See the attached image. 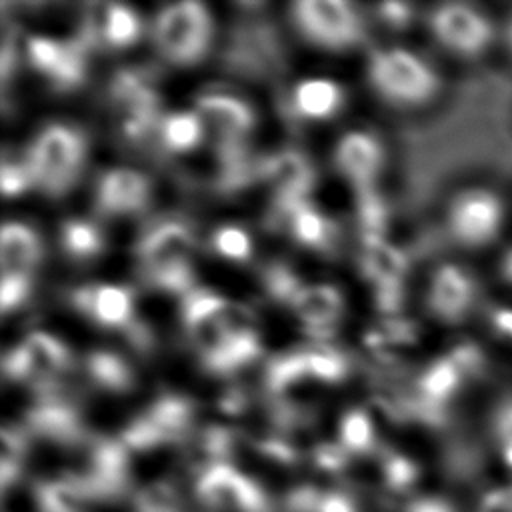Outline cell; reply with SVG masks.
Returning <instances> with one entry per match:
<instances>
[{
	"mask_svg": "<svg viewBox=\"0 0 512 512\" xmlns=\"http://www.w3.org/2000/svg\"><path fill=\"white\" fill-rule=\"evenodd\" d=\"M440 228L460 258L484 264L512 238V184L486 174L462 180L444 198Z\"/></svg>",
	"mask_w": 512,
	"mask_h": 512,
	"instance_id": "obj_1",
	"label": "cell"
},
{
	"mask_svg": "<svg viewBox=\"0 0 512 512\" xmlns=\"http://www.w3.org/2000/svg\"><path fill=\"white\" fill-rule=\"evenodd\" d=\"M436 46L454 62L480 68L498 62L500 8L478 2H444L426 16Z\"/></svg>",
	"mask_w": 512,
	"mask_h": 512,
	"instance_id": "obj_2",
	"label": "cell"
},
{
	"mask_svg": "<svg viewBox=\"0 0 512 512\" xmlns=\"http://www.w3.org/2000/svg\"><path fill=\"white\" fill-rule=\"evenodd\" d=\"M474 260L456 258L438 264L430 276L426 304L430 314L444 326H464L486 318L494 290L486 268L478 270Z\"/></svg>",
	"mask_w": 512,
	"mask_h": 512,
	"instance_id": "obj_3",
	"label": "cell"
},
{
	"mask_svg": "<svg viewBox=\"0 0 512 512\" xmlns=\"http://www.w3.org/2000/svg\"><path fill=\"white\" fill-rule=\"evenodd\" d=\"M370 74L384 98L408 108L434 106L446 92V78L440 68L406 48L376 52Z\"/></svg>",
	"mask_w": 512,
	"mask_h": 512,
	"instance_id": "obj_4",
	"label": "cell"
},
{
	"mask_svg": "<svg viewBox=\"0 0 512 512\" xmlns=\"http://www.w3.org/2000/svg\"><path fill=\"white\" fill-rule=\"evenodd\" d=\"M84 148L80 132L68 126L52 124L44 128L28 152L26 168L32 182L50 194L66 192L80 172Z\"/></svg>",
	"mask_w": 512,
	"mask_h": 512,
	"instance_id": "obj_5",
	"label": "cell"
},
{
	"mask_svg": "<svg viewBox=\"0 0 512 512\" xmlns=\"http://www.w3.org/2000/svg\"><path fill=\"white\" fill-rule=\"evenodd\" d=\"M210 16L198 2H178L164 8L154 24L162 54L176 64L198 62L210 42Z\"/></svg>",
	"mask_w": 512,
	"mask_h": 512,
	"instance_id": "obj_6",
	"label": "cell"
},
{
	"mask_svg": "<svg viewBox=\"0 0 512 512\" xmlns=\"http://www.w3.org/2000/svg\"><path fill=\"white\" fill-rule=\"evenodd\" d=\"M294 14L302 32L328 48L350 46L362 34L358 14L342 0H302Z\"/></svg>",
	"mask_w": 512,
	"mask_h": 512,
	"instance_id": "obj_7",
	"label": "cell"
},
{
	"mask_svg": "<svg viewBox=\"0 0 512 512\" xmlns=\"http://www.w3.org/2000/svg\"><path fill=\"white\" fill-rule=\"evenodd\" d=\"M194 236L192 230L182 222H164L152 228L138 246V258L144 264L146 276L168 272L172 268L190 264L188 254L192 252Z\"/></svg>",
	"mask_w": 512,
	"mask_h": 512,
	"instance_id": "obj_8",
	"label": "cell"
},
{
	"mask_svg": "<svg viewBox=\"0 0 512 512\" xmlns=\"http://www.w3.org/2000/svg\"><path fill=\"white\" fill-rule=\"evenodd\" d=\"M112 98L120 108L122 132L128 138H142L154 126L158 98L136 74L120 72L112 82Z\"/></svg>",
	"mask_w": 512,
	"mask_h": 512,
	"instance_id": "obj_9",
	"label": "cell"
},
{
	"mask_svg": "<svg viewBox=\"0 0 512 512\" xmlns=\"http://www.w3.org/2000/svg\"><path fill=\"white\" fill-rule=\"evenodd\" d=\"M72 304L102 326H130L134 314L132 292L118 284L80 286L72 294Z\"/></svg>",
	"mask_w": 512,
	"mask_h": 512,
	"instance_id": "obj_10",
	"label": "cell"
},
{
	"mask_svg": "<svg viewBox=\"0 0 512 512\" xmlns=\"http://www.w3.org/2000/svg\"><path fill=\"white\" fill-rule=\"evenodd\" d=\"M150 184L144 174L130 168L108 170L98 184V206L106 214H130L146 206Z\"/></svg>",
	"mask_w": 512,
	"mask_h": 512,
	"instance_id": "obj_11",
	"label": "cell"
},
{
	"mask_svg": "<svg viewBox=\"0 0 512 512\" xmlns=\"http://www.w3.org/2000/svg\"><path fill=\"white\" fill-rule=\"evenodd\" d=\"M262 174L274 184L278 192V206L302 202L304 194L314 182L308 160L292 150L278 152L262 162Z\"/></svg>",
	"mask_w": 512,
	"mask_h": 512,
	"instance_id": "obj_12",
	"label": "cell"
},
{
	"mask_svg": "<svg viewBox=\"0 0 512 512\" xmlns=\"http://www.w3.org/2000/svg\"><path fill=\"white\" fill-rule=\"evenodd\" d=\"M340 170L360 188H368L382 166V150L378 142L364 132L346 134L336 150Z\"/></svg>",
	"mask_w": 512,
	"mask_h": 512,
	"instance_id": "obj_13",
	"label": "cell"
},
{
	"mask_svg": "<svg viewBox=\"0 0 512 512\" xmlns=\"http://www.w3.org/2000/svg\"><path fill=\"white\" fill-rule=\"evenodd\" d=\"M298 318L308 326L314 334H328L332 324L340 318L342 312V296L334 286L314 284L302 286L296 298L290 304Z\"/></svg>",
	"mask_w": 512,
	"mask_h": 512,
	"instance_id": "obj_14",
	"label": "cell"
},
{
	"mask_svg": "<svg viewBox=\"0 0 512 512\" xmlns=\"http://www.w3.org/2000/svg\"><path fill=\"white\" fill-rule=\"evenodd\" d=\"M362 272L382 286H402L406 274V256L394 244L386 242L384 236L362 238Z\"/></svg>",
	"mask_w": 512,
	"mask_h": 512,
	"instance_id": "obj_15",
	"label": "cell"
},
{
	"mask_svg": "<svg viewBox=\"0 0 512 512\" xmlns=\"http://www.w3.org/2000/svg\"><path fill=\"white\" fill-rule=\"evenodd\" d=\"M40 256V240L32 228L20 222H6L0 236L2 274H26Z\"/></svg>",
	"mask_w": 512,
	"mask_h": 512,
	"instance_id": "obj_16",
	"label": "cell"
},
{
	"mask_svg": "<svg viewBox=\"0 0 512 512\" xmlns=\"http://www.w3.org/2000/svg\"><path fill=\"white\" fill-rule=\"evenodd\" d=\"M198 112L226 138H238L254 124L252 110L238 98L224 94H206L198 100Z\"/></svg>",
	"mask_w": 512,
	"mask_h": 512,
	"instance_id": "obj_17",
	"label": "cell"
},
{
	"mask_svg": "<svg viewBox=\"0 0 512 512\" xmlns=\"http://www.w3.org/2000/svg\"><path fill=\"white\" fill-rule=\"evenodd\" d=\"M22 348L28 356L32 378H38L42 382H48L70 364L68 348L52 334L30 332L22 342Z\"/></svg>",
	"mask_w": 512,
	"mask_h": 512,
	"instance_id": "obj_18",
	"label": "cell"
},
{
	"mask_svg": "<svg viewBox=\"0 0 512 512\" xmlns=\"http://www.w3.org/2000/svg\"><path fill=\"white\" fill-rule=\"evenodd\" d=\"M342 104V90L336 82L326 78H310L296 86L294 108L304 118H328Z\"/></svg>",
	"mask_w": 512,
	"mask_h": 512,
	"instance_id": "obj_19",
	"label": "cell"
},
{
	"mask_svg": "<svg viewBox=\"0 0 512 512\" xmlns=\"http://www.w3.org/2000/svg\"><path fill=\"white\" fill-rule=\"evenodd\" d=\"M150 420L162 430L166 440L178 442L188 436L192 426V402L182 396H162L146 412Z\"/></svg>",
	"mask_w": 512,
	"mask_h": 512,
	"instance_id": "obj_20",
	"label": "cell"
},
{
	"mask_svg": "<svg viewBox=\"0 0 512 512\" xmlns=\"http://www.w3.org/2000/svg\"><path fill=\"white\" fill-rule=\"evenodd\" d=\"M258 354H260V342H258L256 330L242 332V334H230L218 352L204 358V364L212 372L226 374L240 366L250 364Z\"/></svg>",
	"mask_w": 512,
	"mask_h": 512,
	"instance_id": "obj_21",
	"label": "cell"
},
{
	"mask_svg": "<svg viewBox=\"0 0 512 512\" xmlns=\"http://www.w3.org/2000/svg\"><path fill=\"white\" fill-rule=\"evenodd\" d=\"M338 436H340L338 444L350 456H368V454H372L376 450L374 422L360 408H352V410H348L342 416Z\"/></svg>",
	"mask_w": 512,
	"mask_h": 512,
	"instance_id": "obj_22",
	"label": "cell"
},
{
	"mask_svg": "<svg viewBox=\"0 0 512 512\" xmlns=\"http://www.w3.org/2000/svg\"><path fill=\"white\" fill-rule=\"evenodd\" d=\"M280 208L288 214L290 230L300 244L312 246V248H320L326 244L330 226L320 212H316L304 200L290 206H280Z\"/></svg>",
	"mask_w": 512,
	"mask_h": 512,
	"instance_id": "obj_23",
	"label": "cell"
},
{
	"mask_svg": "<svg viewBox=\"0 0 512 512\" xmlns=\"http://www.w3.org/2000/svg\"><path fill=\"white\" fill-rule=\"evenodd\" d=\"M86 370L98 386L114 390V392L128 390L134 382L132 372L126 366V362L118 354H112L106 350L92 352L86 360Z\"/></svg>",
	"mask_w": 512,
	"mask_h": 512,
	"instance_id": "obj_24",
	"label": "cell"
},
{
	"mask_svg": "<svg viewBox=\"0 0 512 512\" xmlns=\"http://www.w3.org/2000/svg\"><path fill=\"white\" fill-rule=\"evenodd\" d=\"M204 134L202 116L196 112H176L162 122V142L174 152L192 150Z\"/></svg>",
	"mask_w": 512,
	"mask_h": 512,
	"instance_id": "obj_25",
	"label": "cell"
},
{
	"mask_svg": "<svg viewBox=\"0 0 512 512\" xmlns=\"http://www.w3.org/2000/svg\"><path fill=\"white\" fill-rule=\"evenodd\" d=\"M100 34L114 48L130 46L140 36V18L132 8L122 4H112L104 12Z\"/></svg>",
	"mask_w": 512,
	"mask_h": 512,
	"instance_id": "obj_26",
	"label": "cell"
},
{
	"mask_svg": "<svg viewBox=\"0 0 512 512\" xmlns=\"http://www.w3.org/2000/svg\"><path fill=\"white\" fill-rule=\"evenodd\" d=\"M62 246L74 258H90L102 250V234L86 220H68L62 226Z\"/></svg>",
	"mask_w": 512,
	"mask_h": 512,
	"instance_id": "obj_27",
	"label": "cell"
},
{
	"mask_svg": "<svg viewBox=\"0 0 512 512\" xmlns=\"http://www.w3.org/2000/svg\"><path fill=\"white\" fill-rule=\"evenodd\" d=\"M308 376L306 366V350L288 352L282 356H276L266 370V384L272 392H282L284 388L292 386L300 378Z\"/></svg>",
	"mask_w": 512,
	"mask_h": 512,
	"instance_id": "obj_28",
	"label": "cell"
},
{
	"mask_svg": "<svg viewBox=\"0 0 512 512\" xmlns=\"http://www.w3.org/2000/svg\"><path fill=\"white\" fill-rule=\"evenodd\" d=\"M488 280L492 284L494 296L512 304V238H508L486 262Z\"/></svg>",
	"mask_w": 512,
	"mask_h": 512,
	"instance_id": "obj_29",
	"label": "cell"
},
{
	"mask_svg": "<svg viewBox=\"0 0 512 512\" xmlns=\"http://www.w3.org/2000/svg\"><path fill=\"white\" fill-rule=\"evenodd\" d=\"M26 48H28V56H30V62L34 64V68H38L40 72L48 74L54 80L64 64V58L68 52V42H56L50 38L34 36L28 40Z\"/></svg>",
	"mask_w": 512,
	"mask_h": 512,
	"instance_id": "obj_30",
	"label": "cell"
},
{
	"mask_svg": "<svg viewBox=\"0 0 512 512\" xmlns=\"http://www.w3.org/2000/svg\"><path fill=\"white\" fill-rule=\"evenodd\" d=\"M306 366L308 376H314L324 382H340L348 372L346 358L338 350L326 346L306 350Z\"/></svg>",
	"mask_w": 512,
	"mask_h": 512,
	"instance_id": "obj_31",
	"label": "cell"
},
{
	"mask_svg": "<svg viewBox=\"0 0 512 512\" xmlns=\"http://www.w3.org/2000/svg\"><path fill=\"white\" fill-rule=\"evenodd\" d=\"M212 246L214 250L228 260H248L250 252H252V244H250V236L238 228V226H222L214 232L212 236Z\"/></svg>",
	"mask_w": 512,
	"mask_h": 512,
	"instance_id": "obj_32",
	"label": "cell"
},
{
	"mask_svg": "<svg viewBox=\"0 0 512 512\" xmlns=\"http://www.w3.org/2000/svg\"><path fill=\"white\" fill-rule=\"evenodd\" d=\"M360 226H362V238L368 236H384L386 228V210L382 200L374 194V190L364 188L360 190Z\"/></svg>",
	"mask_w": 512,
	"mask_h": 512,
	"instance_id": "obj_33",
	"label": "cell"
},
{
	"mask_svg": "<svg viewBox=\"0 0 512 512\" xmlns=\"http://www.w3.org/2000/svg\"><path fill=\"white\" fill-rule=\"evenodd\" d=\"M266 288L268 292L282 300V302H290L296 298V294L302 290V284L298 282V278L284 266H272L266 272Z\"/></svg>",
	"mask_w": 512,
	"mask_h": 512,
	"instance_id": "obj_34",
	"label": "cell"
},
{
	"mask_svg": "<svg viewBox=\"0 0 512 512\" xmlns=\"http://www.w3.org/2000/svg\"><path fill=\"white\" fill-rule=\"evenodd\" d=\"M492 430H494V438L500 446L504 462L512 468V402L502 404L494 412Z\"/></svg>",
	"mask_w": 512,
	"mask_h": 512,
	"instance_id": "obj_35",
	"label": "cell"
},
{
	"mask_svg": "<svg viewBox=\"0 0 512 512\" xmlns=\"http://www.w3.org/2000/svg\"><path fill=\"white\" fill-rule=\"evenodd\" d=\"M30 280L26 274H2V312H10L24 302L28 296Z\"/></svg>",
	"mask_w": 512,
	"mask_h": 512,
	"instance_id": "obj_36",
	"label": "cell"
},
{
	"mask_svg": "<svg viewBox=\"0 0 512 512\" xmlns=\"http://www.w3.org/2000/svg\"><path fill=\"white\" fill-rule=\"evenodd\" d=\"M496 64L512 74V4L500 8V38Z\"/></svg>",
	"mask_w": 512,
	"mask_h": 512,
	"instance_id": "obj_37",
	"label": "cell"
},
{
	"mask_svg": "<svg viewBox=\"0 0 512 512\" xmlns=\"http://www.w3.org/2000/svg\"><path fill=\"white\" fill-rule=\"evenodd\" d=\"M30 182H32V176L26 166L12 164L8 160L2 164V192L6 196L22 194L30 186Z\"/></svg>",
	"mask_w": 512,
	"mask_h": 512,
	"instance_id": "obj_38",
	"label": "cell"
},
{
	"mask_svg": "<svg viewBox=\"0 0 512 512\" xmlns=\"http://www.w3.org/2000/svg\"><path fill=\"white\" fill-rule=\"evenodd\" d=\"M4 374L12 380H26V378H32V370H30V362H28V356L20 346L12 348L6 356H4Z\"/></svg>",
	"mask_w": 512,
	"mask_h": 512,
	"instance_id": "obj_39",
	"label": "cell"
},
{
	"mask_svg": "<svg viewBox=\"0 0 512 512\" xmlns=\"http://www.w3.org/2000/svg\"><path fill=\"white\" fill-rule=\"evenodd\" d=\"M380 14L388 24H392L396 28H404L412 20V8L408 4H400V2L382 4Z\"/></svg>",
	"mask_w": 512,
	"mask_h": 512,
	"instance_id": "obj_40",
	"label": "cell"
}]
</instances>
